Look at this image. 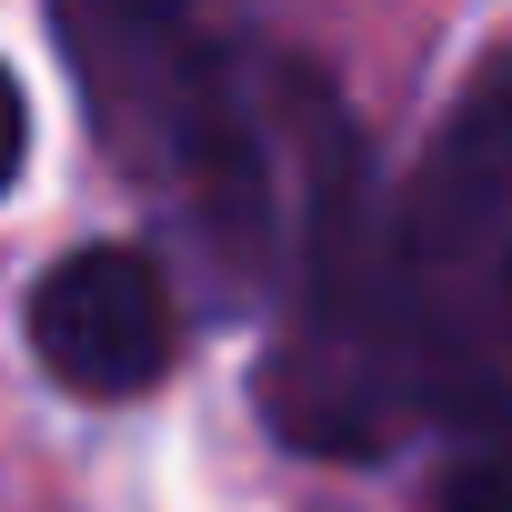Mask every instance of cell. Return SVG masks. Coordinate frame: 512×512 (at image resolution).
<instances>
[{
    "label": "cell",
    "mask_w": 512,
    "mask_h": 512,
    "mask_svg": "<svg viewBox=\"0 0 512 512\" xmlns=\"http://www.w3.org/2000/svg\"><path fill=\"white\" fill-rule=\"evenodd\" d=\"M21 342L71 402H141L181 362L171 272L141 241H71L61 262H41L21 302Z\"/></svg>",
    "instance_id": "3957f363"
},
{
    "label": "cell",
    "mask_w": 512,
    "mask_h": 512,
    "mask_svg": "<svg viewBox=\"0 0 512 512\" xmlns=\"http://www.w3.org/2000/svg\"><path fill=\"white\" fill-rule=\"evenodd\" d=\"M382 251L432 402L492 392L512 362V41H492L412 181L382 201Z\"/></svg>",
    "instance_id": "7a4b0ae2"
},
{
    "label": "cell",
    "mask_w": 512,
    "mask_h": 512,
    "mask_svg": "<svg viewBox=\"0 0 512 512\" xmlns=\"http://www.w3.org/2000/svg\"><path fill=\"white\" fill-rule=\"evenodd\" d=\"M21 171H31V91H21L11 61H0V201L21 191Z\"/></svg>",
    "instance_id": "5b68a950"
},
{
    "label": "cell",
    "mask_w": 512,
    "mask_h": 512,
    "mask_svg": "<svg viewBox=\"0 0 512 512\" xmlns=\"http://www.w3.org/2000/svg\"><path fill=\"white\" fill-rule=\"evenodd\" d=\"M432 512H512V442H472V452H452Z\"/></svg>",
    "instance_id": "277c9868"
},
{
    "label": "cell",
    "mask_w": 512,
    "mask_h": 512,
    "mask_svg": "<svg viewBox=\"0 0 512 512\" xmlns=\"http://www.w3.org/2000/svg\"><path fill=\"white\" fill-rule=\"evenodd\" d=\"M51 41L101 151L141 191H161L221 262H262L272 151L201 0H51Z\"/></svg>",
    "instance_id": "6da1fadb"
}]
</instances>
